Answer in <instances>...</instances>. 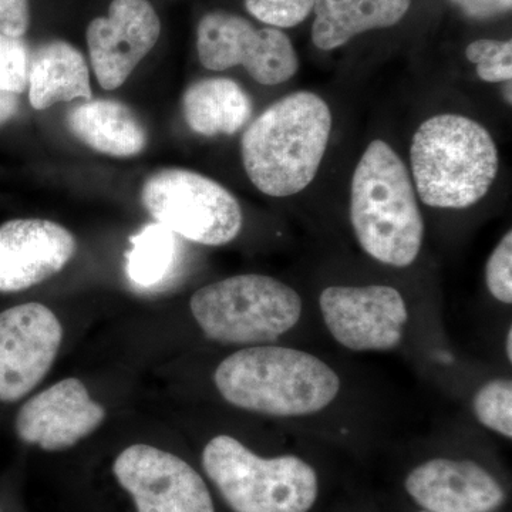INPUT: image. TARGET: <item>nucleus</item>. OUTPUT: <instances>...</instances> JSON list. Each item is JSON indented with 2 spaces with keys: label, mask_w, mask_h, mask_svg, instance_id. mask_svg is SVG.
Here are the masks:
<instances>
[{
  "label": "nucleus",
  "mask_w": 512,
  "mask_h": 512,
  "mask_svg": "<svg viewBox=\"0 0 512 512\" xmlns=\"http://www.w3.org/2000/svg\"><path fill=\"white\" fill-rule=\"evenodd\" d=\"M148 214L175 235L210 247L238 237L242 210L234 195L217 181L181 168L151 175L141 190Z\"/></svg>",
  "instance_id": "obj_7"
},
{
  "label": "nucleus",
  "mask_w": 512,
  "mask_h": 512,
  "mask_svg": "<svg viewBox=\"0 0 512 512\" xmlns=\"http://www.w3.org/2000/svg\"><path fill=\"white\" fill-rule=\"evenodd\" d=\"M485 284L497 301L512 303V231H508L485 265Z\"/></svg>",
  "instance_id": "obj_25"
},
{
  "label": "nucleus",
  "mask_w": 512,
  "mask_h": 512,
  "mask_svg": "<svg viewBox=\"0 0 512 512\" xmlns=\"http://www.w3.org/2000/svg\"><path fill=\"white\" fill-rule=\"evenodd\" d=\"M161 33L156 9L148 0H113L109 15L93 19L86 39L97 82L116 90L154 49Z\"/></svg>",
  "instance_id": "obj_12"
},
{
  "label": "nucleus",
  "mask_w": 512,
  "mask_h": 512,
  "mask_svg": "<svg viewBox=\"0 0 512 512\" xmlns=\"http://www.w3.org/2000/svg\"><path fill=\"white\" fill-rule=\"evenodd\" d=\"M197 52L214 72L242 66L262 86H278L298 73L299 56L282 30L255 28L248 19L225 10L207 13L198 23Z\"/></svg>",
  "instance_id": "obj_8"
},
{
  "label": "nucleus",
  "mask_w": 512,
  "mask_h": 512,
  "mask_svg": "<svg viewBox=\"0 0 512 512\" xmlns=\"http://www.w3.org/2000/svg\"><path fill=\"white\" fill-rule=\"evenodd\" d=\"M183 109L185 121L195 133L232 136L251 119L252 101L234 80L214 77L188 87Z\"/></svg>",
  "instance_id": "obj_19"
},
{
  "label": "nucleus",
  "mask_w": 512,
  "mask_h": 512,
  "mask_svg": "<svg viewBox=\"0 0 512 512\" xmlns=\"http://www.w3.org/2000/svg\"><path fill=\"white\" fill-rule=\"evenodd\" d=\"M190 308L204 335L224 345L274 342L298 325L302 299L271 276H231L198 289Z\"/></svg>",
  "instance_id": "obj_6"
},
{
  "label": "nucleus",
  "mask_w": 512,
  "mask_h": 512,
  "mask_svg": "<svg viewBox=\"0 0 512 512\" xmlns=\"http://www.w3.org/2000/svg\"><path fill=\"white\" fill-rule=\"evenodd\" d=\"M67 126L87 147L107 156L133 157L146 148L143 124L120 101H84L69 111Z\"/></svg>",
  "instance_id": "obj_17"
},
{
  "label": "nucleus",
  "mask_w": 512,
  "mask_h": 512,
  "mask_svg": "<svg viewBox=\"0 0 512 512\" xmlns=\"http://www.w3.org/2000/svg\"><path fill=\"white\" fill-rule=\"evenodd\" d=\"M30 53L22 37L0 33V90L13 94L29 86Z\"/></svg>",
  "instance_id": "obj_23"
},
{
  "label": "nucleus",
  "mask_w": 512,
  "mask_h": 512,
  "mask_svg": "<svg viewBox=\"0 0 512 512\" xmlns=\"http://www.w3.org/2000/svg\"><path fill=\"white\" fill-rule=\"evenodd\" d=\"M410 5L412 0H315L313 45L330 52L369 30L392 28Z\"/></svg>",
  "instance_id": "obj_16"
},
{
  "label": "nucleus",
  "mask_w": 512,
  "mask_h": 512,
  "mask_svg": "<svg viewBox=\"0 0 512 512\" xmlns=\"http://www.w3.org/2000/svg\"><path fill=\"white\" fill-rule=\"evenodd\" d=\"M512 82V80H511ZM511 82L504 83V97L505 101H508V104H511Z\"/></svg>",
  "instance_id": "obj_30"
},
{
  "label": "nucleus",
  "mask_w": 512,
  "mask_h": 512,
  "mask_svg": "<svg viewBox=\"0 0 512 512\" xmlns=\"http://www.w3.org/2000/svg\"><path fill=\"white\" fill-rule=\"evenodd\" d=\"M332 124V111L318 94L296 92L275 101L242 136L251 183L276 198L305 190L318 174Z\"/></svg>",
  "instance_id": "obj_1"
},
{
  "label": "nucleus",
  "mask_w": 512,
  "mask_h": 512,
  "mask_svg": "<svg viewBox=\"0 0 512 512\" xmlns=\"http://www.w3.org/2000/svg\"><path fill=\"white\" fill-rule=\"evenodd\" d=\"M421 512H429V511H421Z\"/></svg>",
  "instance_id": "obj_31"
},
{
  "label": "nucleus",
  "mask_w": 512,
  "mask_h": 512,
  "mask_svg": "<svg viewBox=\"0 0 512 512\" xmlns=\"http://www.w3.org/2000/svg\"><path fill=\"white\" fill-rule=\"evenodd\" d=\"M473 412L487 429L512 439V383L495 379L485 383L473 399Z\"/></svg>",
  "instance_id": "obj_21"
},
{
  "label": "nucleus",
  "mask_w": 512,
  "mask_h": 512,
  "mask_svg": "<svg viewBox=\"0 0 512 512\" xmlns=\"http://www.w3.org/2000/svg\"><path fill=\"white\" fill-rule=\"evenodd\" d=\"M326 328L355 352L390 350L402 343L409 312L392 286H329L319 299Z\"/></svg>",
  "instance_id": "obj_9"
},
{
  "label": "nucleus",
  "mask_w": 512,
  "mask_h": 512,
  "mask_svg": "<svg viewBox=\"0 0 512 512\" xmlns=\"http://www.w3.org/2000/svg\"><path fill=\"white\" fill-rule=\"evenodd\" d=\"M62 339V323L42 303L0 313V402H18L45 379Z\"/></svg>",
  "instance_id": "obj_11"
},
{
  "label": "nucleus",
  "mask_w": 512,
  "mask_h": 512,
  "mask_svg": "<svg viewBox=\"0 0 512 512\" xmlns=\"http://www.w3.org/2000/svg\"><path fill=\"white\" fill-rule=\"evenodd\" d=\"M468 62L476 64L477 76L487 83H507L512 80L511 40L481 39L466 49Z\"/></svg>",
  "instance_id": "obj_22"
},
{
  "label": "nucleus",
  "mask_w": 512,
  "mask_h": 512,
  "mask_svg": "<svg viewBox=\"0 0 512 512\" xmlns=\"http://www.w3.org/2000/svg\"><path fill=\"white\" fill-rule=\"evenodd\" d=\"M410 163L423 204L464 210L483 200L498 174L497 146L487 128L460 114L424 121L412 140Z\"/></svg>",
  "instance_id": "obj_4"
},
{
  "label": "nucleus",
  "mask_w": 512,
  "mask_h": 512,
  "mask_svg": "<svg viewBox=\"0 0 512 512\" xmlns=\"http://www.w3.org/2000/svg\"><path fill=\"white\" fill-rule=\"evenodd\" d=\"M350 221L360 247L380 264L407 268L424 239L416 190L402 158L386 141L367 146L350 188Z\"/></svg>",
  "instance_id": "obj_2"
},
{
  "label": "nucleus",
  "mask_w": 512,
  "mask_h": 512,
  "mask_svg": "<svg viewBox=\"0 0 512 512\" xmlns=\"http://www.w3.org/2000/svg\"><path fill=\"white\" fill-rule=\"evenodd\" d=\"M77 242L63 225L13 220L0 225V292L42 284L72 261Z\"/></svg>",
  "instance_id": "obj_14"
},
{
  "label": "nucleus",
  "mask_w": 512,
  "mask_h": 512,
  "mask_svg": "<svg viewBox=\"0 0 512 512\" xmlns=\"http://www.w3.org/2000/svg\"><path fill=\"white\" fill-rule=\"evenodd\" d=\"M106 410L76 377L53 384L23 404L16 416L19 439L46 451L73 447L99 429Z\"/></svg>",
  "instance_id": "obj_13"
},
{
  "label": "nucleus",
  "mask_w": 512,
  "mask_h": 512,
  "mask_svg": "<svg viewBox=\"0 0 512 512\" xmlns=\"http://www.w3.org/2000/svg\"><path fill=\"white\" fill-rule=\"evenodd\" d=\"M113 473L137 512H215L200 474L168 451L134 444L114 460Z\"/></svg>",
  "instance_id": "obj_10"
},
{
  "label": "nucleus",
  "mask_w": 512,
  "mask_h": 512,
  "mask_svg": "<svg viewBox=\"0 0 512 512\" xmlns=\"http://www.w3.org/2000/svg\"><path fill=\"white\" fill-rule=\"evenodd\" d=\"M202 467L234 512H308L318 498L311 464L296 456H256L225 434L205 446Z\"/></svg>",
  "instance_id": "obj_5"
},
{
  "label": "nucleus",
  "mask_w": 512,
  "mask_h": 512,
  "mask_svg": "<svg viewBox=\"0 0 512 512\" xmlns=\"http://www.w3.org/2000/svg\"><path fill=\"white\" fill-rule=\"evenodd\" d=\"M404 487L429 512H494L505 501L501 484L470 460L433 458L414 468Z\"/></svg>",
  "instance_id": "obj_15"
},
{
  "label": "nucleus",
  "mask_w": 512,
  "mask_h": 512,
  "mask_svg": "<svg viewBox=\"0 0 512 512\" xmlns=\"http://www.w3.org/2000/svg\"><path fill=\"white\" fill-rule=\"evenodd\" d=\"M127 278L141 289L156 288L173 274L178 258L177 235L164 225L148 224L130 238Z\"/></svg>",
  "instance_id": "obj_20"
},
{
  "label": "nucleus",
  "mask_w": 512,
  "mask_h": 512,
  "mask_svg": "<svg viewBox=\"0 0 512 512\" xmlns=\"http://www.w3.org/2000/svg\"><path fill=\"white\" fill-rule=\"evenodd\" d=\"M29 100L33 109L46 110L60 101L92 100L86 59L64 40H52L30 55Z\"/></svg>",
  "instance_id": "obj_18"
},
{
  "label": "nucleus",
  "mask_w": 512,
  "mask_h": 512,
  "mask_svg": "<svg viewBox=\"0 0 512 512\" xmlns=\"http://www.w3.org/2000/svg\"><path fill=\"white\" fill-rule=\"evenodd\" d=\"M30 25L29 0H0V33L23 37Z\"/></svg>",
  "instance_id": "obj_26"
},
{
  "label": "nucleus",
  "mask_w": 512,
  "mask_h": 512,
  "mask_svg": "<svg viewBox=\"0 0 512 512\" xmlns=\"http://www.w3.org/2000/svg\"><path fill=\"white\" fill-rule=\"evenodd\" d=\"M313 6L315 0H245L249 15L275 29L301 25L313 12Z\"/></svg>",
  "instance_id": "obj_24"
},
{
  "label": "nucleus",
  "mask_w": 512,
  "mask_h": 512,
  "mask_svg": "<svg viewBox=\"0 0 512 512\" xmlns=\"http://www.w3.org/2000/svg\"><path fill=\"white\" fill-rule=\"evenodd\" d=\"M467 18L488 20L511 12L512 0H450Z\"/></svg>",
  "instance_id": "obj_27"
},
{
  "label": "nucleus",
  "mask_w": 512,
  "mask_h": 512,
  "mask_svg": "<svg viewBox=\"0 0 512 512\" xmlns=\"http://www.w3.org/2000/svg\"><path fill=\"white\" fill-rule=\"evenodd\" d=\"M221 396L248 412L301 417L322 412L336 399L339 376L319 357L282 346H251L215 370Z\"/></svg>",
  "instance_id": "obj_3"
},
{
  "label": "nucleus",
  "mask_w": 512,
  "mask_h": 512,
  "mask_svg": "<svg viewBox=\"0 0 512 512\" xmlns=\"http://www.w3.org/2000/svg\"><path fill=\"white\" fill-rule=\"evenodd\" d=\"M18 109V94L2 92V90H0V126L12 119Z\"/></svg>",
  "instance_id": "obj_28"
},
{
  "label": "nucleus",
  "mask_w": 512,
  "mask_h": 512,
  "mask_svg": "<svg viewBox=\"0 0 512 512\" xmlns=\"http://www.w3.org/2000/svg\"><path fill=\"white\" fill-rule=\"evenodd\" d=\"M505 353H507L508 360L512 362V329H508L507 338H505Z\"/></svg>",
  "instance_id": "obj_29"
}]
</instances>
